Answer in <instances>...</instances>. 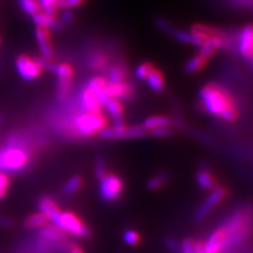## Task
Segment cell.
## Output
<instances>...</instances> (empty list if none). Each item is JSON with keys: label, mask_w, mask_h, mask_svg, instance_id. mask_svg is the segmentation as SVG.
I'll use <instances>...</instances> for the list:
<instances>
[{"label": "cell", "mask_w": 253, "mask_h": 253, "mask_svg": "<svg viewBox=\"0 0 253 253\" xmlns=\"http://www.w3.org/2000/svg\"><path fill=\"white\" fill-rule=\"evenodd\" d=\"M149 134L142 126H131L126 125L120 126H107L106 129L100 131L98 135L105 139H131V138H141Z\"/></svg>", "instance_id": "52a82bcc"}, {"label": "cell", "mask_w": 253, "mask_h": 253, "mask_svg": "<svg viewBox=\"0 0 253 253\" xmlns=\"http://www.w3.org/2000/svg\"><path fill=\"white\" fill-rule=\"evenodd\" d=\"M53 71L57 75L58 84H57V96L58 99L65 100L70 92L72 79L74 76V69L69 63H59L54 66Z\"/></svg>", "instance_id": "9c48e42d"}, {"label": "cell", "mask_w": 253, "mask_h": 253, "mask_svg": "<svg viewBox=\"0 0 253 253\" xmlns=\"http://www.w3.org/2000/svg\"><path fill=\"white\" fill-rule=\"evenodd\" d=\"M207 61L208 59H206L204 56H202V55L197 54L194 57L188 60V62L185 66V71L189 74H194V73L200 72V71L203 70L205 66L207 65Z\"/></svg>", "instance_id": "484cf974"}, {"label": "cell", "mask_w": 253, "mask_h": 253, "mask_svg": "<svg viewBox=\"0 0 253 253\" xmlns=\"http://www.w3.org/2000/svg\"><path fill=\"white\" fill-rule=\"evenodd\" d=\"M147 84L150 86V89L156 93H162L165 89V79L163 73L160 70L154 68L151 73L147 76Z\"/></svg>", "instance_id": "44dd1931"}, {"label": "cell", "mask_w": 253, "mask_h": 253, "mask_svg": "<svg viewBox=\"0 0 253 253\" xmlns=\"http://www.w3.org/2000/svg\"><path fill=\"white\" fill-rule=\"evenodd\" d=\"M1 123H2V120H1V117H0V126H1Z\"/></svg>", "instance_id": "f6af8a7d"}, {"label": "cell", "mask_w": 253, "mask_h": 253, "mask_svg": "<svg viewBox=\"0 0 253 253\" xmlns=\"http://www.w3.org/2000/svg\"><path fill=\"white\" fill-rule=\"evenodd\" d=\"M166 245H167V247L172 252H178L179 251V248L177 246V244L175 243V241L172 240V239H168L167 241H166Z\"/></svg>", "instance_id": "60d3db41"}, {"label": "cell", "mask_w": 253, "mask_h": 253, "mask_svg": "<svg viewBox=\"0 0 253 253\" xmlns=\"http://www.w3.org/2000/svg\"><path fill=\"white\" fill-rule=\"evenodd\" d=\"M169 179V174L168 173H160L157 175L153 176L148 180L147 188L151 191H156V190H160L163 188L166 183H167Z\"/></svg>", "instance_id": "4316f807"}, {"label": "cell", "mask_w": 253, "mask_h": 253, "mask_svg": "<svg viewBox=\"0 0 253 253\" xmlns=\"http://www.w3.org/2000/svg\"><path fill=\"white\" fill-rule=\"evenodd\" d=\"M226 195H227V190L225 188L217 187L216 189L212 190V192L209 194L207 199L205 200L204 204L199 208V210H197L195 214V219L197 221L204 220L209 215V213L225 199Z\"/></svg>", "instance_id": "30bf717a"}, {"label": "cell", "mask_w": 253, "mask_h": 253, "mask_svg": "<svg viewBox=\"0 0 253 253\" xmlns=\"http://www.w3.org/2000/svg\"><path fill=\"white\" fill-rule=\"evenodd\" d=\"M109 63H110V60H109L108 56L105 53H101V52L94 53L88 61L89 68L94 71L105 70L110 67Z\"/></svg>", "instance_id": "cb8c5ba5"}, {"label": "cell", "mask_w": 253, "mask_h": 253, "mask_svg": "<svg viewBox=\"0 0 253 253\" xmlns=\"http://www.w3.org/2000/svg\"><path fill=\"white\" fill-rule=\"evenodd\" d=\"M231 1L239 5H248L253 2V0H231Z\"/></svg>", "instance_id": "7bdbcfd3"}, {"label": "cell", "mask_w": 253, "mask_h": 253, "mask_svg": "<svg viewBox=\"0 0 253 253\" xmlns=\"http://www.w3.org/2000/svg\"><path fill=\"white\" fill-rule=\"evenodd\" d=\"M41 235L43 240L52 243L53 245H56L59 242L65 241L67 239V234L65 231L61 230L59 227L56 225H46L41 230Z\"/></svg>", "instance_id": "e0dca14e"}, {"label": "cell", "mask_w": 253, "mask_h": 253, "mask_svg": "<svg viewBox=\"0 0 253 253\" xmlns=\"http://www.w3.org/2000/svg\"><path fill=\"white\" fill-rule=\"evenodd\" d=\"M18 3L22 11L30 16L41 12V5H39L38 0H18Z\"/></svg>", "instance_id": "f1b7e54d"}, {"label": "cell", "mask_w": 253, "mask_h": 253, "mask_svg": "<svg viewBox=\"0 0 253 253\" xmlns=\"http://www.w3.org/2000/svg\"><path fill=\"white\" fill-rule=\"evenodd\" d=\"M109 126L108 118L102 114L94 112H84L77 114L72 122V128L77 135L92 137L98 135L100 131Z\"/></svg>", "instance_id": "3957f363"}, {"label": "cell", "mask_w": 253, "mask_h": 253, "mask_svg": "<svg viewBox=\"0 0 253 253\" xmlns=\"http://www.w3.org/2000/svg\"><path fill=\"white\" fill-rule=\"evenodd\" d=\"M10 177L3 171H0V200L3 199L6 195L7 190H9Z\"/></svg>", "instance_id": "d6a6232c"}, {"label": "cell", "mask_w": 253, "mask_h": 253, "mask_svg": "<svg viewBox=\"0 0 253 253\" xmlns=\"http://www.w3.org/2000/svg\"><path fill=\"white\" fill-rule=\"evenodd\" d=\"M30 154L17 144H10L0 151V171H18L27 167Z\"/></svg>", "instance_id": "277c9868"}, {"label": "cell", "mask_w": 253, "mask_h": 253, "mask_svg": "<svg viewBox=\"0 0 253 253\" xmlns=\"http://www.w3.org/2000/svg\"><path fill=\"white\" fill-rule=\"evenodd\" d=\"M53 224L59 227L67 234L78 237H89L91 235L90 228L73 212L61 211Z\"/></svg>", "instance_id": "5b68a950"}, {"label": "cell", "mask_w": 253, "mask_h": 253, "mask_svg": "<svg viewBox=\"0 0 253 253\" xmlns=\"http://www.w3.org/2000/svg\"><path fill=\"white\" fill-rule=\"evenodd\" d=\"M124 240L130 246H136L140 243V235L134 230H126L124 234Z\"/></svg>", "instance_id": "836d02e7"}, {"label": "cell", "mask_w": 253, "mask_h": 253, "mask_svg": "<svg viewBox=\"0 0 253 253\" xmlns=\"http://www.w3.org/2000/svg\"><path fill=\"white\" fill-rule=\"evenodd\" d=\"M81 105L85 112L99 113L101 112V109L104 108L99 98L97 97L96 93L86 85L81 93Z\"/></svg>", "instance_id": "4fadbf2b"}, {"label": "cell", "mask_w": 253, "mask_h": 253, "mask_svg": "<svg viewBox=\"0 0 253 253\" xmlns=\"http://www.w3.org/2000/svg\"><path fill=\"white\" fill-rule=\"evenodd\" d=\"M85 0H59L58 1V9L61 10H71L82 5Z\"/></svg>", "instance_id": "e575fe53"}, {"label": "cell", "mask_w": 253, "mask_h": 253, "mask_svg": "<svg viewBox=\"0 0 253 253\" xmlns=\"http://www.w3.org/2000/svg\"><path fill=\"white\" fill-rule=\"evenodd\" d=\"M180 253H196L194 247V241L191 239L184 240L179 248Z\"/></svg>", "instance_id": "8d00e7d4"}, {"label": "cell", "mask_w": 253, "mask_h": 253, "mask_svg": "<svg viewBox=\"0 0 253 253\" xmlns=\"http://www.w3.org/2000/svg\"><path fill=\"white\" fill-rule=\"evenodd\" d=\"M123 189L124 183L122 178L114 173L107 172L100 178V195L102 200L108 203H113L120 199L123 193Z\"/></svg>", "instance_id": "ba28073f"}, {"label": "cell", "mask_w": 253, "mask_h": 253, "mask_svg": "<svg viewBox=\"0 0 253 253\" xmlns=\"http://www.w3.org/2000/svg\"><path fill=\"white\" fill-rule=\"evenodd\" d=\"M38 209L42 213V214H44L47 217V219L51 221H53L55 218H56L57 215L61 212L56 202L49 196H44L41 201H39Z\"/></svg>", "instance_id": "ac0fdd59"}, {"label": "cell", "mask_w": 253, "mask_h": 253, "mask_svg": "<svg viewBox=\"0 0 253 253\" xmlns=\"http://www.w3.org/2000/svg\"><path fill=\"white\" fill-rule=\"evenodd\" d=\"M172 125V122L169 117L163 116V115H155L150 116L142 124V126L149 132L157 128H162V126H170Z\"/></svg>", "instance_id": "7402d4cb"}, {"label": "cell", "mask_w": 253, "mask_h": 253, "mask_svg": "<svg viewBox=\"0 0 253 253\" xmlns=\"http://www.w3.org/2000/svg\"><path fill=\"white\" fill-rule=\"evenodd\" d=\"M107 93L110 98L115 99H129L133 95V88L132 85L126 83H109L107 84Z\"/></svg>", "instance_id": "9a60e30c"}, {"label": "cell", "mask_w": 253, "mask_h": 253, "mask_svg": "<svg viewBox=\"0 0 253 253\" xmlns=\"http://www.w3.org/2000/svg\"><path fill=\"white\" fill-rule=\"evenodd\" d=\"M155 137H168L172 134L170 126H162V128H157L151 131Z\"/></svg>", "instance_id": "f35d334b"}, {"label": "cell", "mask_w": 253, "mask_h": 253, "mask_svg": "<svg viewBox=\"0 0 253 253\" xmlns=\"http://www.w3.org/2000/svg\"><path fill=\"white\" fill-rule=\"evenodd\" d=\"M16 71L25 81H35L43 72L44 61L42 58H33L29 55H20L16 59Z\"/></svg>", "instance_id": "8992f818"}, {"label": "cell", "mask_w": 253, "mask_h": 253, "mask_svg": "<svg viewBox=\"0 0 253 253\" xmlns=\"http://www.w3.org/2000/svg\"><path fill=\"white\" fill-rule=\"evenodd\" d=\"M83 183L84 181L81 176H78V175L72 176L65 184V186H63V191H65L66 194H73L82 188Z\"/></svg>", "instance_id": "f546056e"}, {"label": "cell", "mask_w": 253, "mask_h": 253, "mask_svg": "<svg viewBox=\"0 0 253 253\" xmlns=\"http://www.w3.org/2000/svg\"><path fill=\"white\" fill-rule=\"evenodd\" d=\"M253 227L252 212L248 210H239L233 212L221 226L227 235L224 251L241 244L251 233Z\"/></svg>", "instance_id": "6da1fadb"}, {"label": "cell", "mask_w": 253, "mask_h": 253, "mask_svg": "<svg viewBox=\"0 0 253 253\" xmlns=\"http://www.w3.org/2000/svg\"><path fill=\"white\" fill-rule=\"evenodd\" d=\"M35 38L42 53V58L46 61H51L54 56V51L51 42L50 30L42 27H36Z\"/></svg>", "instance_id": "8fae6325"}, {"label": "cell", "mask_w": 253, "mask_h": 253, "mask_svg": "<svg viewBox=\"0 0 253 253\" xmlns=\"http://www.w3.org/2000/svg\"><path fill=\"white\" fill-rule=\"evenodd\" d=\"M32 18H33V22L35 23L36 27H42V28H45L49 30L50 29L59 30L62 27L59 19H57V17L47 15V14L43 13L42 11L38 12L35 15L32 16Z\"/></svg>", "instance_id": "d6986e66"}, {"label": "cell", "mask_w": 253, "mask_h": 253, "mask_svg": "<svg viewBox=\"0 0 253 253\" xmlns=\"http://www.w3.org/2000/svg\"><path fill=\"white\" fill-rule=\"evenodd\" d=\"M237 50L245 58L253 55V25L245 26L237 37Z\"/></svg>", "instance_id": "7c38bea8"}, {"label": "cell", "mask_w": 253, "mask_h": 253, "mask_svg": "<svg viewBox=\"0 0 253 253\" xmlns=\"http://www.w3.org/2000/svg\"><path fill=\"white\" fill-rule=\"evenodd\" d=\"M74 19V14L71 12V10H63V13L61 14L59 21L61 23V26H68L69 23H71Z\"/></svg>", "instance_id": "74e56055"}, {"label": "cell", "mask_w": 253, "mask_h": 253, "mask_svg": "<svg viewBox=\"0 0 253 253\" xmlns=\"http://www.w3.org/2000/svg\"><path fill=\"white\" fill-rule=\"evenodd\" d=\"M12 225H13V223H12V220H11L10 218H7V217H0V226L5 227V228H9V227H11Z\"/></svg>", "instance_id": "b9f144b4"}, {"label": "cell", "mask_w": 253, "mask_h": 253, "mask_svg": "<svg viewBox=\"0 0 253 253\" xmlns=\"http://www.w3.org/2000/svg\"><path fill=\"white\" fill-rule=\"evenodd\" d=\"M126 79V69L124 63L116 62L109 67V83H123Z\"/></svg>", "instance_id": "603a6c76"}, {"label": "cell", "mask_w": 253, "mask_h": 253, "mask_svg": "<svg viewBox=\"0 0 253 253\" xmlns=\"http://www.w3.org/2000/svg\"><path fill=\"white\" fill-rule=\"evenodd\" d=\"M248 61H249V63H250L251 68L253 69V55H252V56H250V57L248 58Z\"/></svg>", "instance_id": "ee69618b"}, {"label": "cell", "mask_w": 253, "mask_h": 253, "mask_svg": "<svg viewBox=\"0 0 253 253\" xmlns=\"http://www.w3.org/2000/svg\"><path fill=\"white\" fill-rule=\"evenodd\" d=\"M107 172H108L107 171V165H106L105 160L99 158V160L96 162V165H95V176L100 179Z\"/></svg>", "instance_id": "d590c367"}, {"label": "cell", "mask_w": 253, "mask_h": 253, "mask_svg": "<svg viewBox=\"0 0 253 253\" xmlns=\"http://www.w3.org/2000/svg\"><path fill=\"white\" fill-rule=\"evenodd\" d=\"M58 1L59 0H38L41 5V11L43 13L57 17L58 13Z\"/></svg>", "instance_id": "83f0119b"}, {"label": "cell", "mask_w": 253, "mask_h": 253, "mask_svg": "<svg viewBox=\"0 0 253 253\" xmlns=\"http://www.w3.org/2000/svg\"><path fill=\"white\" fill-rule=\"evenodd\" d=\"M237 116H239V111H237L236 106H232L225 109L219 115L221 120H224L225 122H228V123H232L236 121Z\"/></svg>", "instance_id": "1f68e13d"}, {"label": "cell", "mask_w": 253, "mask_h": 253, "mask_svg": "<svg viewBox=\"0 0 253 253\" xmlns=\"http://www.w3.org/2000/svg\"><path fill=\"white\" fill-rule=\"evenodd\" d=\"M62 252L65 253H84L82 247H79L76 244L72 243H66L65 246H63Z\"/></svg>", "instance_id": "ab89813d"}, {"label": "cell", "mask_w": 253, "mask_h": 253, "mask_svg": "<svg viewBox=\"0 0 253 253\" xmlns=\"http://www.w3.org/2000/svg\"><path fill=\"white\" fill-rule=\"evenodd\" d=\"M154 69V66L150 62H144L139 65L135 70V76L138 79H146L147 76L151 73V71Z\"/></svg>", "instance_id": "4dcf8cb0"}, {"label": "cell", "mask_w": 253, "mask_h": 253, "mask_svg": "<svg viewBox=\"0 0 253 253\" xmlns=\"http://www.w3.org/2000/svg\"><path fill=\"white\" fill-rule=\"evenodd\" d=\"M200 96L203 109L215 116H219L225 109L236 106L232 95L219 84H209L204 85Z\"/></svg>", "instance_id": "7a4b0ae2"}, {"label": "cell", "mask_w": 253, "mask_h": 253, "mask_svg": "<svg viewBox=\"0 0 253 253\" xmlns=\"http://www.w3.org/2000/svg\"><path fill=\"white\" fill-rule=\"evenodd\" d=\"M227 235L223 228L219 227L213 231L208 237L207 242L205 243L206 253H221L224 251Z\"/></svg>", "instance_id": "5bb4252c"}, {"label": "cell", "mask_w": 253, "mask_h": 253, "mask_svg": "<svg viewBox=\"0 0 253 253\" xmlns=\"http://www.w3.org/2000/svg\"><path fill=\"white\" fill-rule=\"evenodd\" d=\"M49 221L50 220L47 219V217L44 214H42V212H37L28 216L25 220V223H23V226H25L26 229L43 228L44 226L47 225Z\"/></svg>", "instance_id": "d4e9b609"}, {"label": "cell", "mask_w": 253, "mask_h": 253, "mask_svg": "<svg viewBox=\"0 0 253 253\" xmlns=\"http://www.w3.org/2000/svg\"><path fill=\"white\" fill-rule=\"evenodd\" d=\"M196 180L200 187L206 191H212L217 188V180L207 169H202L196 173Z\"/></svg>", "instance_id": "ffe728a7"}, {"label": "cell", "mask_w": 253, "mask_h": 253, "mask_svg": "<svg viewBox=\"0 0 253 253\" xmlns=\"http://www.w3.org/2000/svg\"><path fill=\"white\" fill-rule=\"evenodd\" d=\"M104 107H106L108 113L111 115V117L113 118V123H114L115 126H120L125 125L124 107H123V104L120 99L110 98L106 102V105Z\"/></svg>", "instance_id": "2e32d148"}]
</instances>
